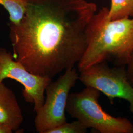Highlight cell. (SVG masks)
I'll return each instance as SVG.
<instances>
[{
	"label": "cell",
	"instance_id": "6da1fadb",
	"mask_svg": "<svg viewBox=\"0 0 133 133\" xmlns=\"http://www.w3.org/2000/svg\"><path fill=\"white\" fill-rule=\"evenodd\" d=\"M97 11L88 0H26L21 21L9 25L14 59L32 74L51 79L74 68L85 51L86 27Z\"/></svg>",
	"mask_w": 133,
	"mask_h": 133
},
{
	"label": "cell",
	"instance_id": "7a4b0ae2",
	"mask_svg": "<svg viewBox=\"0 0 133 133\" xmlns=\"http://www.w3.org/2000/svg\"><path fill=\"white\" fill-rule=\"evenodd\" d=\"M108 11L103 8L87 24L85 50L77 64L79 71L108 60L118 66L128 62L133 51V17L112 20Z\"/></svg>",
	"mask_w": 133,
	"mask_h": 133
},
{
	"label": "cell",
	"instance_id": "3957f363",
	"mask_svg": "<svg viewBox=\"0 0 133 133\" xmlns=\"http://www.w3.org/2000/svg\"><path fill=\"white\" fill-rule=\"evenodd\" d=\"M100 91L87 87L79 92L70 93L66 111L87 128L101 133H133V124L128 119L108 114L99 103Z\"/></svg>",
	"mask_w": 133,
	"mask_h": 133
},
{
	"label": "cell",
	"instance_id": "277c9868",
	"mask_svg": "<svg viewBox=\"0 0 133 133\" xmlns=\"http://www.w3.org/2000/svg\"><path fill=\"white\" fill-rule=\"evenodd\" d=\"M79 79V74L73 68L64 71L56 81L45 88L46 99L36 112L35 125L39 133H47L52 129L66 122L67 101L71 88Z\"/></svg>",
	"mask_w": 133,
	"mask_h": 133
},
{
	"label": "cell",
	"instance_id": "5b68a950",
	"mask_svg": "<svg viewBox=\"0 0 133 133\" xmlns=\"http://www.w3.org/2000/svg\"><path fill=\"white\" fill-rule=\"evenodd\" d=\"M79 80L105 94L111 102L116 98L126 101L133 114V86L125 66H109L107 62L95 64L80 71Z\"/></svg>",
	"mask_w": 133,
	"mask_h": 133
},
{
	"label": "cell",
	"instance_id": "8992f818",
	"mask_svg": "<svg viewBox=\"0 0 133 133\" xmlns=\"http://www.w3.org/2000/svg\"><path fill=\"white\" fill-rule=\"evenodd\" d=\"M6 78L16 81L23 85L24 99L33 104L36 112L43 104L45 88L52 80L29 72L14 59L12 53L5 48H0V83Z\"/></svg>",
	"mask_w": 133,
	"mask_h": 133
},
{
	"label": "cell",
	"instance_id": "52a82bcc",
	"mask_svg": "<svg viewBox=\"0 0 133 133\" xmlns=\"http://www.w3.org/2000/svg\"><path fill=\"white\" fill-rule=\"evenodd\" d=\"M23 120L22 112L14 92L0 83V123L17 131Z\"/></svg>",
	"mask_w": 133,
	"mask_h": 133
},
{
	"label": "cell",
	"instance_id": "ba28073f",
	"mask_svg": "<svg viewBox=\"0 0 133 133\" xmlns=\"http://www.w3.org/2000/svg\"><path fill=\"white\" fill-rule=\"evenodd\" d=\"M133 17V0H111L108 17L117 19Z\"/></svg>",
	"mask_w": 133,
	"mask_h": 133
},
{
	"label": "cell",
	"instance_id": "9c48e42d",
	"mask_svg": "<svg viewBox=\"0 0 133 133\" xmlns=\"http://www.w3.org/2000/svg\"><path fill=\"white\" fill-rule=\"evenodd\" d=\"M0 5L8 12L10 23L18 24L25 14L26 0H0Z\"/></svg>",
	"mask_w": 133,
	"mask_h": 133
},
{
	"label": "cell",
	"instance_id": "30bf717a",
	"mask_svg": "<svg viewBox=\"0 0 133 133\" xmlns=\"http://www.w3.org/2000/svg\"><path fill=\"white\" fill-rule=\"evenodd\" d=\"M87 128L81 122L76 120L71 122H65L62 125L52 129L47 133H85Z\"/></svg>",
	"mask_w": 133,
	"mask_h": 133
},
{
	"label": "cell",
	"instance_id": "8fae6325",
	"mask_svg": "<svg viewBox=\"0 0 133 133\" xmlns=\"http://www.w3.org/2000/svg\"><path fill=\"white\" fill-rule=\"evenodd\" d=\"M126 66L129 81L133 86V51Z\"/></svg>",
	"mask_w": 133,
	"mask_h": 133
},
{
	"label": "cell",
	"instance_id": "7c38bea8",
	"mask_svg": "<svg viewBox=\"0 0 133 133\" xmlns=\"http://www.w3.org/2000/svg\"><path fill=\"white\" fill-rule=\"evenodd\" d=\"M13 131L5 124L0 123V133H12Z\"/></svg>",
	"mask_w": 133,
	"mask_h": 133
}]
</instances>
